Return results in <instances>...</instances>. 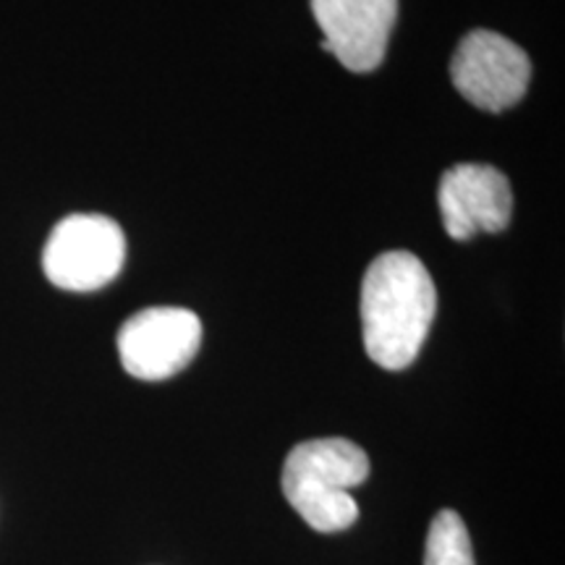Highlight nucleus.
I'll return each instance as SVG.
<instances>
[{"instance_id": "f03ea898", "label": "nucleus", "mask_w": 565, "mask_h": 565, "mask_svg": "<svg viewBox=\"0 0 565 565\" xmlns=\"http://www.w3.org/2000/svg\"><path fill=\"white\" fill-rule=\"evenodd\" d=\"M366 477L370 456L362 445L345 437H320L296 445L288 454L280 487L294 511L315 532L335 534L359 519L351 490L364 484Z\"/></svg>"}, {"instance_id": "f257e3e1", "label": "nucleus", "mask_w": 565, "mask_h": 565, "mask_svg": "<svg viewBox=\"0 0 565 565\" xmlns=\"http://www.w3.org/2000/svg\"><path fill=\"white\" fill-rule=\"evenodd\" d=\"M437 312L433 275L412 252H385L362 282V335L366 356L398 372L416 362Z\"/></svg>"}, {"instance_id": "6e6552de", "label": "nucleus", "mask_w": 565, "mask_h": 565, "mask_svg": "<svg viewBox=\"0 0 565 565\" xmlns=\"http://www.w3.org/2000/svg\"><path fill=\"white\" fill-rule=\"evenodd\" d=\"M424 565H477L469 529L456 511H440L429 524Z\"/></svg>"}, {"instance_id": "0eeeda50", "label": "nucleus", "mask_w": 565, "mask_h": 565, "mask_svg": "<svg viewBox=\"0 0 565 565\" xmlns=\"http://www.w3.org/2000/svg\"><path fill=\"white\" fill-rule=\"evenodd\" d=\"M322 30L320 47L353 74H370L385 61L398 19V0H312Z\"/></svg>"}, {"instance_id": "7ed1b4c3", "label": "nucleus", "mask_w": 565, "mask_h": 565, "mask_svg": "<svg viewBox=\"0 0 565 565\" xmlns=\"http://www.w3.org/2000/svg\"><path fill=\"white\" fill-rule=\"evenodd\" d=\"M126 263L121 225L105 215L79 212L55 225L42 252V270L55 288L87 294L118 278Z\"/></svg>"}, {"instance_id": "39448f33", "label": "nucleus", "mask_w": 565, "mask_h": 565, "mask_svg": "<svg viewBox=\"0 0 565 565\" xmlns=\"http://www.w3.org/2000/svg\"><path fill=\"white\" fill-rule=\"evenodd\" d=\"M202 345V322L192 309L150 307L124 322L118 356L131 377L168 380L192 364Z\"/></svg>"}, {"instance_id": "20e7f679", "label": "nucleus", "mask_w": 565, "mask_h": 565, "mask_svg": "<svg viewBox=\"0 0 565 565\" xmlns=\"http://www.w3.org/2000/svg\"><path fill=\"white\" fill-rule=\"evenodd\" d=\"M450 79L466 103L487 113H503L526 95L532 61L524 47L500 32L475 30L458 42Z\"/></svg>"}, {"instance_id": "423d86ee", "label": "nucleus", "mask_w": 565, "mask_h": 565, "mask_svg": "<svg viewBox=\"0 0 565 565\" xmlns=\"http://www.w3.org/2000/svg\"><path fill=\"white\" fill-rule=\"evenodd\" d=\"M437 202L443 228L456 242L505 231L513 215V192L505 173L482 162H461L445 171Z\"/></svg>"}]
</instances>
